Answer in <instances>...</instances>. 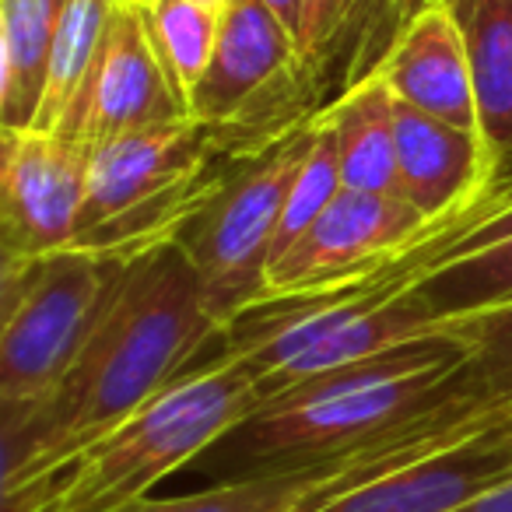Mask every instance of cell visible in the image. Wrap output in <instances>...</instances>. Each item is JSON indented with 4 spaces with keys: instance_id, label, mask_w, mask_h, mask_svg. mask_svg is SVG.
Returning <instances> with one entry per match:
<instances>
[{
    "instance_id": "22",
    "label": "cell",
    "mask_w": 512,
    "mask_h": 512,
    "mask_svg": "<svg viewBox=\"0 0 512 512\" xmlns=\"http://www.w3.org/2000/svg\"><path fill=\"white\" fill-rule=\"evenodd\" d=\"M358 0H302L299 8V32H295V43H299V60L302 71L327 50L337 39V32L348 25L351 11H355Z\"/></svg>"
},
{
    "instance_id": "15",
    "label": "cell",
    "mask_w": 512,
    "mask_h": 512,
    "mask_svg": "<svg viewBox=\"0 0 512 512\" xmlns=\"http://www.w3.org/2000/svg\"><path fill=\"white\" fill-rule=\"evenodd\" d=\"M320 113L341 148L344 190L397 193V99L383 74L372 67Z\"/></svg>"
},
{
    "instance_id": "21",
    "label": "cell",
    "mask_w": 512,
    "mask_h": 512,
    "mask_svg": "<svg viewBox=\"0 0 512 512\" xmlns=\"http://www.w3.org/2000/svg\"><path fill=\"white\" fill-rule=\"evenodd\" d=\"M341 190H344L341 148H337V137H334V130H330V123L323 120V113L316 109L313 144H309V155H306V162H302L299 176H295V183H292V193H288V200H285V214H281L271 264L320 221V214L334 204ZM267 271H271V267H267Z\"/></svg>"
},
{
    "instance_id": "11",
    "label": "cell",
    "mask_w": 512,
    "mask_h": 512,
    "mask_svg": "<svg viewBox=\"0 0 512 512\" xmlns=\"http://www.w3.org/2000/svg\"><path fill=\"white\" fill-rule=\"evenodd\" d=\"M179 120H190V113L165 74L148 22L137 11L116 8L81 137L99 148L116 137Z\"/></svg>"
},
{
    "instance_id": "23",
    "label": "cell",
    "mask_w": 512,
    "mask_h": 512,
    "mask_svg": "<svg viewBox=\"0 0 512 512\" xmlns=\"http://www.w3.org/2000/svg\"><path fill=\"white\" fill-rule=\"evenodd\" d=\"M456 512H512V481H505V484H498V488L484 491L481 498L460 505Z\"/></svg>"
},
{
    "instance_id": "28",
    "label": "cell",
    "mask_w": 512,
    "mask_h": 512,
    "mask_svg": "<svg viewBox=\"0 0 512 512\" xmlns=\"http://www.w3.org/2000/svg\"><path fill=\"white\" fill-rule=\"evenodd\" d=\"M505 425H509V428H512V414H509V418H505Z\"/></svg>"
},
{
    "instance_id": "4",
    "label": "cell",
    "mask_w": 512,
    "mask_h": 512,
    "mask_svg": "<svg viewBox=\"0 0 512 512\" xmlns=\"http://www.w3.org/2000/svg\"><path fill=\"white\" fill-rule=\"evenodd\" d=\"M127 264L92 253L11 260L0 278V432L25 421L85 351Z\"/></svg>"
},
{
    "instance_id": "16",
    "label": "cell",
    "mask_w": 512,
    "mask_h": 512,
    "mask_svg": "<svg viewBox=\"0 0 512 512\" xmlns=\"http://www.w3.org/2000/svg\"><path fill=\"white\" fill-rule=\"evenodd\" d=\"M116 8H120L116 0H71L57 43H53L46 88L32 130L81 137L102 46H106Z\"/></svg>"
},
{
    "instance_id": "7",
    "label": "cell",
    "mask_w": 512,
    "mask_h": 512,
    "mask_svg": "<svg viewBox=\"0 0 512 512\" xmlns=\"http://www.w3.org/2000/svg\"><path fill=\"white\" fill-rule=\"evenodd\" d=\"M92 151L85 137L46 134L32 127L4 130V264L71 249L85 207Z\"/></svg>"
},
{
    "instance_id": "25",
    "label": "cell",
    "mask_w": 512,
    "mask_h": 512,
    "mask_svg": "<svg viewBox=\"0 0 512 512\" xmlns=\"http://www.w3.org/2000/svg\"><path fill=\"white\" fill-rule=\"evenodd\" d=\"M484 197H491V200H512V165L502 172V176L495 179V186H491Z\"/></svg>"
},
{
    "instance_id": "19",
    "label": "cell",
    "mask_w": 512,
    "mask_h": 512,
    "mask_svg": "<svg viewBox=\"0 0 512 512\" xmlns=\"http://www.w3.org/2000/svg\"><path fill=\"white\" fill-rule=\"evenodd\" d=\"M446 334L463 344L456 386L460 397L484 425H498L512 414V306L463 316L446 323Z\"/></svg>"
},
{
    "instance_id": "27",
    "label": "cell",
    "mask_w": 512,
    "mask_h": 512,
    "mask_svg": "<svg viewBox=\"0 0 512 512\" xmlns=\"http://www.w3.org/2000/svg\"><path fill=\"white\" fill-rule=\"evenodd\" d=\"M197 4H200V8H207V11H214V15H221L228 0H197Z\"/></svg>"
},
{
    "instance_id": "10",
    "label": "cell",
    "mask_w": 512,
    "mask_h": 512,
    "mask_svg": "<svg viewBox=\"0 0 512 512\" xmlns=\"http://www.w3.org/2000/svg\"><path fill=\"white\" fill-rule=\"evenodd\" d=\"M376 71L383 74L397 102L481 134L474 71L449 0H425L407 18Z\"/></svg>"
},
{
    "instance_id": "13",
    "label": "cell",
    "mask_w": 512,
    "mask_h": 512,
    "mask_svg": "<svg viewBox=\"0 0 512 512\" xmlns=\"http://www.w3.org/2000/svg\"><path fill=\"white\" fill-rule=\"evenodd\" d=\"M414 295L435 327L512 306V200H477V218L421 267Z\"/></svg>"
},
{
    "instance_id": "6",
    "label": "cell",
    "mask_w": 512,
    "mask_h": 512,
    "mask_svg": "<svg viewBox=\"0 0 512 512\" xmlns=\"http://www.w3.org/2000/svg\"><path fill=\"white\" fill-rule=\"evenodd\" d=\"M460 218L428 221L397 193L341 190L320 221L271 264L264 299H295L379 274Z\"/></svg>"
},
{
    "instance_id": "20",
    "label": "cell",
    "mask_w": 512,
    "mask_h": 512,
    "mask_svg": "<svg viewBox=\"0 0 512 512\" xmlns=\"http://www.w3.org/2000/svg\"><path fill=\"white\" fill-rule=\"evenodd\" d=\"M144 22L151 29V39H155V50L162 57L172 88L190 113L193 95H197L200 81H204L207 67L214 60L221 15L200 8L197 0H162L151 15H144Z\"/></svg>"
},
{
    "instance_id": "17",
    "label": "cell",
    "mask_w": 512,
    "mask_h": 512,
    "mask_svg": "<svg viewBox=\"0 0 512 512\" xmlns=\"http://www.w3.org/2000/svg\"><path fill=\"white\" fill-rule=\"evenodd\" d=\"M71 0H0V123L29 130Z\"/></svg>"
},
{
    "instance_id": "8",
    "label": "cell",
    "mask_w": 512,
    "mask_h": 512,
    "mask_svg": "<svg viewBox=\"0 0 512 512\" xmlns=\"http://www.w3.org/2000/svg\"><path fill=\"white\" fill-rule=\"evenodd\" d=\"M512 481V428L505 421L470 439L400 463L299 512H456Z\"/></svg>"
},
{
    "instance_id": "12",
    "label": "cell",
    "mask_w": 512,
    "mask_h": 512,
    "mask_svg": "<svg viewBox=\"0 0 512 512\" xmlns=\"http://www.w3.org/2000/svg\"><path fill=\"white\" fill-rule=\"evenodd\" d=\"M498 172L477 130L442 123L397 102V197L428 221L467 214Z\"/></svg>"
},
{
    "instance_id": "9",
    "label": "cell",
    "mask_w": 512,
    "mask_h": 512,
    "mask_svg": "<svg viewBox=\"0 0 512 512\" xmlns=\"http://www.w3.org/2000/svg\"><path fill=\"white\" fill-rule=\"evenodd\" d=\"M299 71V43L264 0H228L190 116L211 127H253L260 106Z\"/></svg>"
},
{
    "instance_id": "2",
    "label": "cell",
    "mask_w": 512,
    "mask_h": 512,
    "mask_svg": "<svg viewBox=\"0 0 512 512\" xmlns=\"http://www.w3.org/2000/svg\"><path fill=\"white\" fill-rule=\"evenodd\" d=\"M463 358V344L435 330L260 400L197 460L211 477L207 488L383 453L435 411L463 404L456 386Z\"/></svg>"
},
{
    "instance_id": "5",
    "label": "cell",
    "mask_w": 512,
    "mask_h": 512,
    "mask_svg": "<svg viewBox=\"0 0 512 512\" xmlns=\"http://www.w3.org/2000/svg\"><path fill=\"white\" fill-rule=\"evenodd\" d=\"M313 116L267 144L179 242L200 274L218 334L264 299L285 200L313 144Z\"/></svg>"
},
{
    "instance_id": "1",
    "label": "cell",
    "mask_w": 512,
    "mask_h": 512,
    "mask_svg": "<svg viewBox=\"0 0 512 512\" xmlns=\"http://www.w3.org/2000/svg\"><path fill=\"white\" fill-rule=\"evenodd\" d=\"M214 337L218 323L183 246L155 249L123 267L64 383L29 418L0 432L4 495L67 467L81 449L134 418L197 369Z\"/></svg>"
},
{
    "instance_id": "18",
    "label": "cell",
    "mask_w": 512,
    "mask_h": 512,
    "mask_svg": "<svg viewBox=\"0 0 512 512\" xmlns=\"http://www.w3.org/2000/svg\"><path fill=\"white\" fill-rule=\"evenodd\" d=\"M348 470L351 463H320L292 474L214 484L176 498H141L116 512H299L302 505L323 502L348 488Z\"/></svg>"
},
{
    "instance_id": "14",
    "label": "cell",
    "mask_w": 512,
    "mask_h": 512,
    "mask_svg": "<svg viewBox=\"0 0 512 512\" xmlns=\"http://www.w3.org/2000/svg\"><path fill=\"white\" fill-rule=\"evenodd\" d=\"M470 71H474L481 137L495 172L512 165V0H449Z\"/></svg>"
},
{
    "instance_id": "26",
    "label": "cell",
    "mask_w": 512,
    "mask_h": 512,
    "mask_svg": "<svg viewBox=\"0 0 512 512\" xmlns=\"http://www.w3.org/2000/svg\"><path fill=\"white\" fill-rule=\"evenodd\" d=\"M116 4H120V8H127V11H137V15H151L162 0H116Z\"/></svg>"
},
{
    "instance_id": "3",
    "label": "cell",
    "mask_w": 512,
    "mask_h": 512,
    "mask_svg": "<svg viewBox=\"0 0 512 512\" xmlns=\"http://www.w3.org/2000/svg\"><path fill=\"white\" fill-rule=\"evenodd\" d=\"M260 407V383L242 358L214 355L144 404L134 418L81 449L67 467L4 495V512H116L148 498L162 477L197 463Z\"/></svg>"
},
{
    "instance_id": "24",
    "label": "cell",
    "mask_w": 512,
    "mask_h": 512,
    "mask_svg": "<svg viewBox=\"0 0 512 512\" xmlns=\"http://www.w3.org/2000/svg\"><path fill=\"white\" fill-rule=\"evenodd\" d=\"M267 8L274 11V15L281 18V22H285V29L292 32H299V8H302V0H264Z\"/></svg>"
}]
</instances>
